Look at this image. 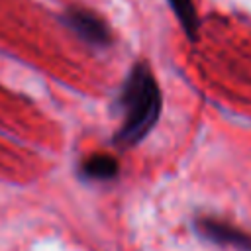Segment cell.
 <instances>
[{
    "label": "cell",
    "mask_w": 251,
    "mask_h": 251,
    "mask_svg": "<svg viewBox=\"0 0 251 251\" xmlns=\"http://www.w3.org/2000/svg\"><path fill=\"white\" fill-rule=\"evenodd\" d=\"M120 104L124 122L114 141L120 147H133L155 127L163 106L157 78L145 61H137L129 71L120 94Z\"/></svg>",
    "instance_id": "cell-1"
},
{
    "label": "cell",
    "mask_w": 251,
    "mask_h": 251,
    "mask_svg": "<svg viewBox=\"0 0 251 251\" xmlns=\"http://www.w3.org/2000/svg\"><path fill=\"white\" fill-rule=\"evenodd\" d=\"M65 24L75 31L82 41L94 47H108L112 43V31L108 24L94 12L84 8H69L63 14Z\"/></svg>",
    "instance_id": "cell-2"
},
{
    "label": "cell",
    "mask_w": 251,
    "mask_h": 251,
    "mask_svg": "<svg viewBox=\"0 0 251 251\" xmlns=\"http://www.w3.org/2000/svg\"><path fill=\"white\" fill-rule=\"evenodd\" d=\"M196 231L222 247H231L237 251H251V233L218 218H210V216H202L194 222Z\"/></svg>",
    "instance_id": "cell-3"
},
{
    "label": "cell",
    "mask_w": 251,
    "mask_h": 251,
    "mask_svg": "<svg viewBox=\"0 0 251 251\" xmlns=\"http://www.w3.org/2000/svg\"><path fill=\"white\" fill-rule=\"evenodd\" d=\"M118 173L120 163L106 153L90 155L80 163V175L90 180H112L118 176Z\"/></svg>",
    "instance_id": "cell-4"
},
{
    "label": "cell",
    "mask_w": 251,
    "mask_h": 251,
    "mask_svg": "<svg viewBox=\"0 0 251 251\" xmlns=\"http://www.w3.org/2000/svg\"><path fill=\"white\" fill-rule=\"evenodd\" d=\"M178 24L182 25L184 33L190 39H196L198 33V16H196V8L192 0H169Z\"/></svg>",
    "instance_id": "cell-5"
}]
</instances>
